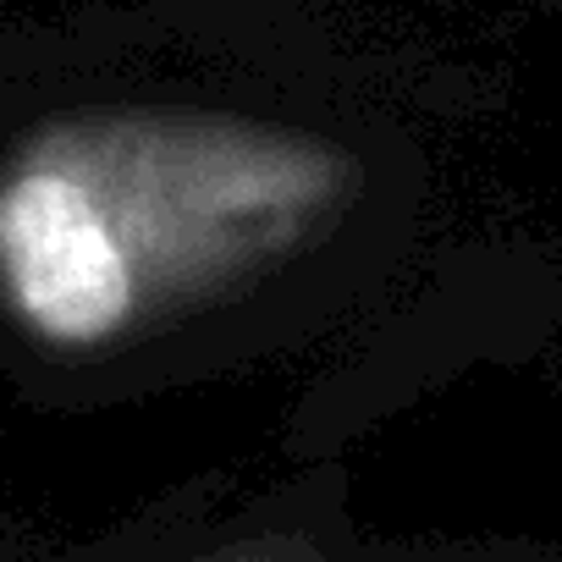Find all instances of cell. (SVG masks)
<instances>
[{
  "instance_id": "cell-4",
  "label": "cell",
  "mask_w": 562,
  "mask_h": 562,
  "mask_svg": "<svg viewBox=\"0 0 562 562\" xmlns=\"http://www.w3.org/2000/svg\"><path fill=\"white\" fill-rule=\"evenodd\" d=\"M299 7H304V0H299Z\"/></svg>"
},
{
  "instance_id": "cell-2",
  "label": "cell",
  "mask_w": 562,
  "mask_h": 562,
  "mask_svg": "<svg viewBox=\"0 0 562 562\" xmlns=\"http://www.w3.org/2000/svg\"><path fill=\"white\" fill-rule=\"evenodd\" d=\"M342 474H293L237 502H188L78 562H392L348 513Z\"/></svg>"
},
{
  "instance_id": "cell-1",
  "label": "cell",
  "mask_w": 562,
  "mask_h": 562,
  "mask_svg": "<svg viewBox=\"0 0 562 562\" xmlns=\"http://www.w3.org/2000/svg\"><path fill=\"white\" fill-rule=\"evenodd\" d=\"M419 193L310 29L0 18V381L89 408L315 342L397 276Z\"/></svg>"
},
{
  "instance_id": "cell-3",
  "label": "cell",
  "mask_w": 562,
  "mask_h": 562,
  "mask_svg": "<svg viewBox=\"0 0 562 562\" xmlns=\"http://www.w3.org/2000/svg\"><path fill=\"white\" fill-rule=\"evenodd\" d=\"M133 7L188 18V23H232V29H304L299 0H133Z\"/></svg>"
}]
</instances>
